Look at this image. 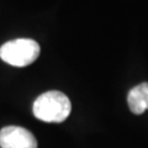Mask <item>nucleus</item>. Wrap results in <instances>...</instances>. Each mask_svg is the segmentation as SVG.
Wrapping results in <instances>:
<instances>
[{"mask_svg": "<svg viewBox=\"0 0 148 148\" xmlns=\"http://www.w3.org/2000/svg\"><path fill=\"white\" fill-rule=\"evenodd\" d=\"M41 48L31 38H17L4 43L0 47V58L14 67H26L34 63L40 56Z\"/></svg>", "mask_w": 148, "mask_h": 148, "instance_id": "nucleus-2", "label": "nucleus"}, {"mask_svg": "<svg viewBox=\"0 0 148 148\" xmlns=\"http://www.w3.org/2000/svg\"><path fill=\"white\" fill-rule=\"evenodd\" d=\"M32 111L36 119L45 122H63L72 111L69 98L58 90L43 92L35 100Z\"/></svg>", "mask_w": 148, "mask_h": 148, "instance_id": "nucleus-1", "label": "nucleus"}, {"mask_svg": "<svg viewBox=\"0 0 148 148\" xmlns=\"http://www.w3.org/2000/svg\"><path fill=\"white\" fill-rule=\"evenodd\" d=\"M127 103L130 110L136 115H141L148 110V83L132 88L127 95Z\"/></svg>", "mask_w": 148, "mask_h": 148, "instance_id": "nucleus-4", "label": "nucleus"}, {"mask_svg": "<svg viewBox=\"0 0 148 148\" xmlns=\"http://www.w3.org/2000/svg\"><path fill=\"white\" fill-rule=\"evenodd\" d=\"M0 148H37V141L29 130L6 126L0 131Z\"/></svg>", "mask_w": 148, "mask_h": 148, "instance_id": "nucleus-3", "label": "nucleus"}]
</instances>
